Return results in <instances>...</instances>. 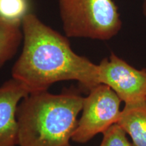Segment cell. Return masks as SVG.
<instances>
[{"label":"cell","instance_id":"2","mask_svg":"<svg viewBox=\"0 0 146 146\" xmlns=\"http://www.w3.org/2000/svg\"><path fill=\"white\" fill-rule=\"evenodd\" d=\"M83 98L74 91L29 94L17 110L18 146L70 145Z\"/></svg>","mask_w":146,"mask_h":146},{"label":"cell","instance_id":"4","mask_svg":"<svg viewBox=\"0 0 146 146\" xmlns=\"http://www.w3.org/2000/svg\"><path fill=\"white\" fill-rule=\"evenodd\" d=\"M121 102L107 85L100 84L91 89L88 96L83 98L81 116L71 140L85 143L117 123L121 113Z\"/></svg>","mask_w":146,"mask_h":146},{"label":"cell","instance_id":"11","mask_svg":"<svg viewBox=\"0 0 146 146\" xmlns=\"http://www.w3.org/2000/svg\"><path fill=\"white\" fill-rule=\"evenodd\" d=\"M143 10L144 15L146 16V0H145V1H144L143 6Z\"/></svg>","mask_w":146,"mask_h":146},{"label":"cell","instance_id":"1","mask_svg":"<svg viewBox=\"0 0 146 146\" xmlns=\"http://www.w3.org/2000/svg\"><path fill=\"white\" fill-rule=\"evenodd\" d=\"M23 47L12 70V78L29 94L47 91L53 84L76 81L89 91L100 85L98 64L72 50L66 37L33 13L22 23Z\"/></svg>","mask_w":146,"mask_h":146},{"label":"cell","instance_id":"9","mask_svg":"<svg viewBox=\"0 0 146 146\" xmlns=\"http://www.w3.org/2000/svg\"><path fill=\"white\" fill-rule=\"evenodd\" d=\"M29 11V0H0V18L4 21L22 24Z\"/></svg>","mask_w":146,"mask_h":146},{"label":"cell","instance_id":"8","mask_svg":"<svg viewBox=\"0 0 146 146\" xmlns=\"http://www.w3.org/2000/svg\"><path fill=\"white\" fill-rule=\"evenodd\" d=\"M23 41L22 24L0 18V68L13 58Z\"/></svg>","mask_w":146,"mask_h":146},{"label":"cell","instance_id":"13","mask_svg":"<svg viewBox=\"0 0 146 146\" xmlns=\"http://www.w3.org/2000/svg\"><path fill=\"white\" fill-rule=\"evenodd\" d=\"M15 146H18V145H15Z\"/></svg>","mask_w":146,"mask_h":146},{"label":"cell","instance_id":"7","mask_svg":"<svg viewBox=\"0 0 146 146\" xmlns=\"http://www.w3.org/2000/svg\"><path fill=\"white\" fill-rule=\"evenodd\" d=\"M118 125L131 137L134 146H146V100L125 104Z\"/></svg>","mask_w":146,"mask_h":146},{"label":"cell","instance_id":"5","mask_svg":"<svg viewBox=\"0 0 146 146\" xmlns=\"http://www.w3.org/2000/svg\"><path fill=\"white\" fill-rule=\"evenodd\" d=\"M100 84L111 88L125 104L146 100V70H139L111 53L98 64Z\"/></svg>","mask_w":146,"mask_h":146},{"label":"cell","instance_id":"12","mask_svg":"<svg viewBox=\"0 0 146 146\" xmlns=\"http://www.w3.org/2000/svg\"><path fill=\"white\" fill-rule=\"evenodd\" d=\"M67 146H71L70 145H67Z\"/></svg>","mask_w":146,"mask_h":146},{"label":"cell","instance_id":"6","mask_svg":"<svg viewBox=\"0 0 146 146\" xmlns=\"http://www.w3.org/2000/svg\"><path fill=\"white\" fill-rule=\"evenodd\" d=\"M29 94L12 78L0 86V146L18 145L17 110Z\"/></svg>","mask_w":146,"mask_h":146},{"label":"cell","instance_id":"3","mask_svg":"<svg viewBox=\"0 0 146 146\" xmlns=\"http://www.w3.org/2000/svg\"><path fill=\"white\" fill-rule=\"evenodd\" d=\"M60 17L68 37L109 40L122 21L112 0H59Z\"/></svg>","mask_w":146,"mask_h":146},{"label":"cell","instance_id":"10","mask_svg":"<svg viewBox=\"0 0 146 146\" xmlns=\"http://www.w3.org/2000/svg\"><path fill=\"white\" fill-rule=\"evenodd\" d=\"M100 146H134L128 139L127 133L117 123L109 127L103 133Z\"/></svg>","mask_w":146,"mask_h":146}]
</instances>
